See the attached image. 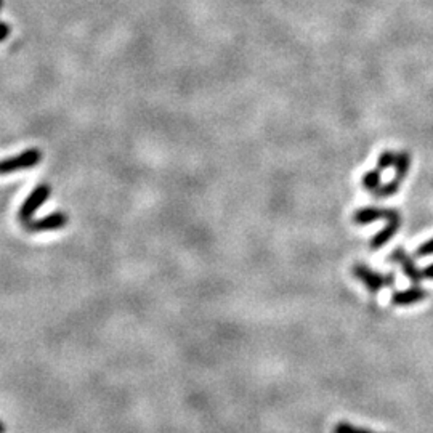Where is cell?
Listing matches in <instances>:
<instances>
[{
	"mask_svg": "<svg viewBox=\"0 0 433 433\" xmlns=\"http://www.w3.org/2000/svg\"><path fill=\"white\" fill-rule=\"evenodd\" d=\"M52 194V187L49 183H42L36 189L29 193V196L24 199V203L21 204V207L18 210V220L21 223H28L34 219V215L37 210H39L42 205H44L47 200H49Z\"/></svg>",
	"mask_w": 433,
	"mask_h": 433,
	"instance_id": "cell-1",
	"label": "cell"
},
{
	"mask_svg": "<svg viewBox=\"0 0 433 433\" xmlns=\"http://www.w3.org/2000/svg\"><path fill=\"white\" fill-rule=\"evenodd\" d=\"M353 274H355L356 279H360V281L366 286V289L369 290V292L376 294L379 292V290H382L384 288L387 286H392V284L395 283V274L390 273V274H382V273H377L371 270V268L363 265V263H356L355 267H353Z\"/></svg>",
	"mask_w": 433,
	"mask_h": 433,
	"instance_id": "cell-2",
	"label": "cell"
},
{
	"mask_svg": "<svg viewBox=\"0 0 433 433\" xmlns=\"http://www.w3.org/2000/svg\"><path fill=\"white\" fill-rule=\"evenodd\" d=\"M42 161V152L37 148H29L21 152V155L7 157V159L0 161V175H8L17 171H26V168H33Z\"/></svg>",
	"mask_w": 433,
	"mask_h": 433,
	"instance_id": "cell-3",
	"label": "cell"
},
{
	"mask_svg": "<svg viewBox=\"0 0 433 433\" xmlns=\"http://www.w3.org/2000/svg\"><path fill=\"white\" fill-rule=\"evenodd\" d=\"M68 221H70V216L61 210H56V212L42 216V219H33L23 226L28 233H45V231L63 230L68 225Z\"/></svg>",
	"mask_w": 433,
	"mask_h": 433,
	"instance_id": "cell-4",
	"label": "cell"
},
{
	"mask_svg": "<svg viewBox=\"0 0 433 433\" xmlns=\"http://www.w3.org/2000/svg\"><path fill=\"white\" fill-rule=\"evenodd\" d=\"M390 260L397 262L398 265H401V268H403V271L406 276H408L411 281H413L414 284H417L420 281V279H424V274H422V270H419L417 268V265L414 263L413 258H411L408 253H406L401 247H398V249H395V252L390 255Z\"/></svg>",
	"mask_w": 433,
	"mask_h": 433,
	"instance_id": "cell-5",
	"label": "cell"
},
{
	"mask_svg": "<svg viewBox=\"0 0 433 433\" xmlns=\"http://www.w3.org/2000/svg\"><path fill=\"white\" fill-rule=\"evenodd\" d=\"M397 214L395 209H377V207H363L358 209L355 215H353V221L356 225H368L376 220H388L390 216Z\"/></svg>",
	"mask_w": 433,
	"mask_h": 433,
	"instance_id": "cell-6",
	"label": "cell"
},
{
	"mask_svg": "<svg viewBox=\"0 0 433 433\" xmlns=\"http://www.w3.org/2000/svg\"><path fill=\"white\" fill-rule=\"evenodd\" d=\"M400 225H401V216L397 212L387 220V226H385L384 230H380L379 233L372 237L371 249H380V247L387 244V242L392 239L395 235H397V231L400 230Z\"/></svg>",
	"mask_w": 433,
	"mask_h": 433,
	"instance_id": "cell-7",
	"label": "cell"
},
{
	"mask_svg": "<svg viewBox=\"0 0 433 433\" xmlns=\"http://www.w3.org/2000/svg\"><path fill=\"white\" fill-rule=\"evenodd\" d=\"M427 297V292L419 286H414L406 290H397L392 295V304L397 307H408V305H414L422 302Z\"/></svg>",
	"mask_w": 433,
	"mask_h": 433,
	"instance_id": "cell-8",
	"label": "cell"
},
{
	"mask_svg": "<svg viewBox=\"0 0 433 433\" xmlns=\"http://www.w3.org/2000/svg\"><path fill=\"white\" fill-rule=\"evenodd\" d=\"M409 166H411L409 152L404 151V152H400V155H397V161H395V168H397V178H400V180H403V178L408 175Z\"/></svg>",
	"mask_w": 433,
	"mask_h": 433,
	"instance_id": "cell-9",
	"label": "cell"
},
{
	"mask_svg": "<svg viewBox=\"0 0 433 433\" xmlns=\"http://www.w3.org/2000/svg\"><path fill=\"white\" fill-rule=\"evenodd\" d=\"M380 172L382 171H379V168L368 172L366 175L363 177V188L369 189V191H376L380 187Z\"/></svg>",
	"mask_w": 433,
	"mask_h": 433,
	"instance_id": "cell-10",
	"label": "cell"
},
{
	"mask_svg": "<svg viewBox=\"0 0 433 433\" xmlns=\"http://www.w3.org/2000/svg\"><path fill=\"white\" fill-rule=\"evenodd\" d=\"M400 183H401L400 178L395 177L392 182H388L387 184H384V187H379V188L376 189V191H372V193L376 194V196H379V198H387V196H392V194H395V193L398 191Z\"/></svg>",
	"mask_w": 433,
	"mask_h": 433,
	"instance_id": "cell-11",
	"label": "cell"
},
{
	"mask_svg": "<svg viewBox=\"0 0 433 433\" xmlns=\"http://www.w3.org/2000/svg\"><path fill=\"white\" fill-rule=\"evenodd\" d=\"M332 433H374V432L368 430V429H361V427H356V425H352V424H348V422H339V424H336Z\"/></svg>",
	"mask_w": 433,
	"mask_h": 433,
	"instance_id": "cell-12",
	"label": "cell"
},
{
	"mask_svg": "<svg viewBox=\"0 0 433 433\" xmlns=\"http://www.w3.org/2000/svg\"><path fill=\"white\" fill-rule=\"evenodd\" d=\"M395 161H397V155L392 151H385L380 155L377 161V168L379 171H385V168L395 166Z\"/></svg>",
	"mask_w": 433,
	"mask_h": 433,
	"instance_id": "cell-13",
	"label": "cell"
},
{
	"mask_svg": "<svg viewBox=\"0 0 433 433\" xmlns=\"http://www.w3.org/2000/svg\"><path fill=\"white\" fill-rule=\"evenodd\" d=\"M416 255L417 257H429V255H433V237L429 241H425L424 244H422L419 249L416 251Z\"/></svg>",
	"mask_w": 433,
	"mask_h": 433,
	"instance_id": "cell-14",
	"label": "cell"
},
{
	"mask_svg": "<svg viewBox=\"0 0 433 433\" xmlns=\"http://www.w3.org/2000/svg\"><path fill=\"white\" fill-rule=\"evenodd\" d=\"M10 26L5 24V23H0V42H3L5 39H8L10 36Z\"/></svg>",
	"mask_w": 433,
	"mask_h": 433,
	"instance_id": "cell-15",
	"label": "cell"
},
{
	"mask_svg": "<svg viewBox=\"0 0 433 433\" xmlns=\"http://www.w3.org/2000/svg\"><path fill=\"white\" fill-rule=\"evenodd\" d=\"M422 274H424V279H433V263L430 267H427L422 270Z\"/></svg>",
	"mask_w": 433,
	"mask_h": 433,
	"instance_id": "cell-16",
	"label": "cell"
},
{
	"mask_svg": "<svg viewBox=\"0 0 433 433\" xmlns=\"http://www.w3.org/2000/svg\"><path fill=\"white\" fill-rule=\"evenodd\" d=\"M0 433H7V427L3 425L2 420H0Z\"/></svg>",
	"mask_w": 433,
	"mask_h": 433,
	"instance_id": "cell-17",
	"label": "cell"
},
{
	"mask_svg": "<svg viewBox=\"0 0 433 433\" xmlns=\"http://www.w3.org/2000/svg\"><path fill=\"white\" fill-rule=\"evenodd\" d=\"M0 7H2V0H0Z\"/></svg>",
	"mask_w": 433,
	"mask_h": 433,
	"instance_id": "cell-18",
	"label": "cell"
}]
</instances>
